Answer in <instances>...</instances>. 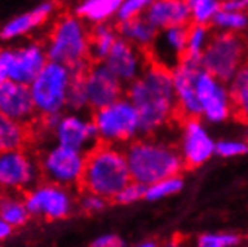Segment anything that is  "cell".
Returning a JSON list of instances; mask_svg holds the SVG:
<instances>
[{
  "label": "cell",
  "instance_id": "obj_36",
  "mask_svg": "<svg viewBox=\"0 0 248 247\" xmlns=\"http://www.w3.org/2000/svg\"><path fill=\"white\" fill-rule=\"evenodd\" d=\"M241 237L230 232H214V234H203L199 237L198 244L201 247H233L239 244Z\"/></svg>",
  "mask_w": 248,
  "mask_h": 247
},
{
  "label": "cell",
  "instance_id": "obj_4",
  "mask_svg": "<svg viewBox=\"0 0 248 247\" xmlns=\"http://www.w3.org/2000/svg\"><path fill=\"white\" fill-rule=\"evenodd\" d=\"M130 180L132 175L121 146L99 143L87 151L79 189L94 192L112 201Z\"/></svg>",
  "mask_w": 248,
  "mask_h": 247
},
{
  "label": "cell",
  "instance_id": "obj_18",
  "mask_svg": "<svg viewBox=\"0 0 248 247\" xmlns=\"http://www.w3.org/2000/svg\"><path fill=\"white\" fill-rule=\"evenodd\" d=\"M186 168H199L216 153V143L208 135L199 117L183 121V136L180 148Z\"/></svg>",
  "mask_w": 248,
  "mask_h": 247
},
{
  "label": "cell",
  "instance_id": "obj_7",
  "mask_svg": "<svg viewBox=\"0 0 248 247\" xmlns=\"http://www.w3.org/2000/svg\"><path fill=\"white\" fill-rule=\"evenodd\" d=\"M245 63H248V41L238 32L212 34L201 57L202 69L224 84L232 81Z\"/></svg>",
  "mask_w": 248,
  "mask_h": 247
},
{
  "label": "cell",
  "instance_id": "obj_2",
  "mask_svg": "<svg viewBox=\"0 0 248 247\" xmlns=\"http://www.w3.org/2000/svg\"><path fill=\"white\" fill-rule=\"evenodd\" d=\"M123 148L132 180L145 186L178 175L186 168L178 148L151 136H138Z\"/></svg>",
  "mask_w": 248,
  "mask_h": 247
},
{
  "label": "cell",
  "instance_id": "obj_35",
  "mask_svg": "<svg viewBox=\"0 0 248 247\" xmlns=\"http://www.w3.org/2000/svg\"><path fill=\"white\" fill-rule=\"evenodd\" d=\"M151 3H153V0H123L120 9L117 12L115 21L121 23V21H127V20L136 18V16L144 15Z\"/></svg>",
  "mask_w": 248,
  "mask_h": 247
},
{
  "label": "cell",
  "instance_id": "obj_32",
  "mask_svg": "<svg viewBox=\"0 0 248 247\" xmlns=\"http://www.w3.org/2000/svg\"><path fill=\"white\" fill-rule=\"evenodd\" d=\"M212 24L223 32H241L248 27V16L244 12L221 9L212 18Z\"/></svg>",
  "mask_w": 248,
  "mask_h": 247
},
{
  "label": "cell",
  "instance_id": "obj_6",
  "mask_svg": "<svg viewBox=\"0 0 248 247\" xmlns=\"http://www.w3.org/2000/svg\"><path fill=\"white\" fill-rule=\"evenodd\" d=\"M66 65L48 60L41 72L29 84L38 117L57 115L66 111L67 93L75 75Z\"/></svg>",
  "mask_w": 248,
  "mask_h": 247
},
{
  "label": "cell",
  "instance_id": "obj_3",
  "mask_svg": "<svg viewBox=\"0 0 248 247\" xmlns=\"http://www.w3.org/2000/svg\"><path fill=\"white\" fill-rule=\"evenodd\" d=\"M48 60L84 72L90 60V26L74 12L62 14L52 21L44 39Z\"/></svg>",
  "mask_w": 248,
  "mask_h": 247
},
{
  "label": "cell",
  "instance_id": "obj_31",
  "mask_svg": "<svg viewBox=\"0 0 248 247\" xmlns=\"http://www.w3.org/2000/svg\"><path fill=\"white\" fill-rule=\"evenodd\" d=\"M187 3L190 9L191 23L205 26L212 23V18L221 8V3L218 0H187Z\"/></svg>",
  "mask_w": 248,
  "mask_h": 247
},
{
  "label": "cell",
  "instance_id": "obj_5",
  "mask_svg": "<svg viewBox=\"0 0 248 247\" xmlns=\"http://www.w3.org/2000/svg\"><path fill=\"white\" fill-rule=\"evenodd\" d=\"M31 133L42 135L48 141L85 153L99 144L97 129L92 115L78 111L66 110L57 115L41 117L31 126Z\"/></svg>",
  "mask_w": 248,
  "mask_h": 247
},
{
  "label": "cell",
  "instance_id": "obj_12",
  "mask_svg": "<svg viewBox=\"0 0 248 247\" xmlns=\"http://www.w3.org/2000/svg\"><path fill=\"white\" fill-rule=\"evenodd\" d=\"M42 180L36 151L29 147L0 153V190L24 193Z\"/></svg>",
  "mask_w": 248,
  "mask_h": 247
},
{
  "label": "cell",
  "instance_id": "obj_40",
  "mask_svg": "<svg viewBox=\"0 0 248 247\" xmlns=\"http://www.w3.org/2000/svg\"><path fill=\"white\" fill-rule=\"evenodd\" d=\"M14 231H15V229L9 223H6L2 217H0V244L6 243L12 237Z\"/></svg>",
  "mask_w": 248,
  "mask_h": 247
},
{
  "label": "cell",
  "instance_id": "obj_38",
  "mask_svg": "<svg viewBox=\"0 0 248 247\" xmlns=\"http://www.w3.org/2000/svg\"><path fill=\"white\" fill-rule=\"evenodd\" d=\"M123 244H124V241L117 234H112V232H106V234L97 235L92 241L93 247H120Z\"/></svg>",
  "mask_w": 248,
  "mask_h": 247
},
{
  "label": "cell",
  "instance_id": "obj_20",
  "mask_svg": "<svg viewBox=\"0 0 248 247\" xmlns=\"http://www.w3.org/2000/svg\"><path fill=\"white\" fill-rule=\"evenodd\" d=\"M188 26H173L158 30L155 41L148 49L150 59L173 69L186 56Z\"/></svg>",
  "mask_w": 248,
  "mask_h": 247
},
{
  "label": "cell",
  "instance_id": "obj_19",
  "mask_svg": "<svg viewBox=\"0 0 248 247\" xmlns=\"http://www.w3.org/2000/svg\"><path fill=\"white\" fill-rule=\"evenodd\" d=\"M0 113L30 128L39 118L34 110L30 87L11 80L0 84Z\"/></svg>",
  "mask_w": 248,
  "mask_h": 247
},
{
  "label": "cell",
  "instance_id": "obj_24",
  "mask_svg": "<svg viewBox=\"0 0 248 247\" xmlns=\"http://www.w3.org/2000/svg\"><path fill=\"white\" fill-rule=\"evenodd\" d=\"M0 217L14 229L24 228L31 219L24 193L0 190Z\"/></svg>",
  "mask_w": 248,
  "mask_h": 247
},
{
  "label": "cell",
  "instance_id": "obj_37",
  "mask_svg": "<svg viewBox=\"0 0 248 247\" xmlns=\"http://www.w3.org/2000/svg\"><path fill=\"white\" fill-rule=\"evenodd\" d=\"M248 153V144L244 141L224 139L216 143V154L221 157H238Z\"/></svg>",
  "mask_w": 248,
  "mask_h": 247
},
{
  "label": "cell",
  "instance_id": "obj_25",
  "mask_svg": "<svg viewBox=\"0 0 248 247\" xmlns=\"http://www.w3.org/2000/svg\"><path fill=\"white\" fill-rule=\"evenodd\" d=\"M33 143L31 128L0 113V153L29 147Z\"/></svg>",
  "mask_w": 248,
  "mask_h": 247
},
{
  "label": "cell",
  "instance_id": "obj_26",
  "mask_svg": "<svg viewBox=\"0 0 248 247\" xmlns=\"http://www.w3.org/2000/svg\"><path fill=\"white\" fill-rule=\"evenodd\" d=\"M117 39H118L117 24L114 26L109 21V23L90 26V60L103 62Z\"/></svg>",
  "mask_w": 248,
  "mask_h": 247
},
{
  "label": "cell",
  "instance_id": "obj_27",
  "mask_svg": "<svg viewBox=\"0 0 248 247\" xmlns=\"http://www.w3.org/2000/svg\"><path fill=\"white\" fill-rule=\"evenodd\" d=\"M227 89L232 102V115L242 123H248V63L238 70Z\"/></svg>",
  "mask_w": 248,
  "mask_h": 247
},
{
  "label": "cell",
  "instance_id": "obj_39",
  "mask_svg": "<svg viewBox=\"0 0 248 247\" xmlns=\"http://www.w3.org/2000/svg\"><path fill=\"white\" fill-rule=\"evenodd\" d=\"M221 9L244 12L245 9H248V0H226L221 3Z\"/></svg>",
  "mask_w": 248,
  "mask_h": 247
},
{
  "label": "cell",
  "instance_id": "obj_13",
  "mask_svg": "<svg viewBox=\"0 0 248 247\" xmlns=\"http://www.w3.org/2000/svg\"><path fill=\"white\" fill-rule=\"evenodd\" d=\"M201 62L184 57L172 69L173 92L176 99L178 120L183 123L186 118L202 117L201 105L196 95V78L201 72Z\"/></svg>",
  "mask_w": 248,
  "mask_h": 247
},
{
  "label": "cell",
  "instance_id": "obj_14",
  "mask_svg": "<svg viewBox=\"0 0 248 247\" xmlns=\"http://www.w3.org/2000/svg\"><path fill=\"white\" fill-rule=\"evenodd\" d=\"M90 111L99 110L126 95L124 85L103 62H92L82 72Z\"/></svg>",
  "mask_w": 248,
  "mask_h": 247
},
{
  "label": "cell",
  "instance_id": "obj_8",
  "mask_svg": "<svg viewBox=\"0 0 248 247\" xmlns=\"http://www.w3.org/2000/svg\"><path fill=\"white\" fill-rule=\"evenodd\" d=\"M92 118L97 129L99 143L123 147L139 136V115L126 95L92 111Z\"/></svg>",
  "mask_w": 248,
  "mask_h": 247
},
{
  "label": "cell",
  "instance_id": "obj_34",
  "mask_svg": "<svg viewBox=\"0 0 248 247\" xmlns=\"http://www.w3.org/2000/svg\"><path fill=\"white\" fill-rule=\"evenodd\" d=\"M145 190H147L145 184L130 180L117 193L112 201L118 205H132L140 199H145Z\"/></svg>",
  "mask_w": 248,
  "mask_h": 247
},
{
  "label": "cell",
  "instance_id": "obj_16",
  "mask_svg": "<svg viewBox=\"0 0 248 247\" xmlns=\"http://www.w3.org/2000/svg\"><path fill=\"white\" fill-rule=\"evenodd\" d=\"M150 60L151 59L147 49L139 48L118 36L103 63L127 87L144 72Z\"/></svg>",
  "mask_w": 248,
  "mask_h": 247
},
{
  "label": "cell",
  "instance_id": "obj_30",
  "mask_svg": "<svg viewBox=\"0 0 248 247\" xmlns=\"http://www.w3.org/2000/svg\"><path fill=\"white\" fill-rule=\"evenodd\" d=\"M109 199L103 198L102 195H97L94 192L79 189V193L77 195V211L85 216H96L100 214L108 208Z\"/></svg>",
  "mask_w": 248,
  "mask_h": 247
},
{
  "label": "cell",
  "instance_id": "obj_23",
  "mask_svg": "<svg viewBox=\"0 0 248 247\" xmlns=\"http://www.w3.org/2000/svg\"><path fill=\"white\" fill-rule=\"evenodd\" d=\"M117 30H118L120 38L126 39L130 44L147 51L151 48L158 33V30L148 21L145 15L136 16V18H132L127 21L117 23Z\"/></svg>",
  "mask_w": 248,
  "mask_h": 247
},
{
  "label": "cell",
  "instance_id": "obj_11",
  "mask_svg": "<svg viewBox=\"0 0 248 247\" xmlns=\"http://www.w3.org/2000/svg\"><path fill=\"white\" fill-rule=\"evenodd\" d=\"M46 62L44 41L29 39L0 48V84L11 80L29 85Z\"/></svg>",
  "mask_w": 248,
  "mask_h": 247
},
{
  "label": "cell",
  "instance_id": "obj_17",
  "mask_svg": "<svg viewBox=\"0 0 248 247\" xmlns=\"http://www.w3.org/2000/svg\"><path fill=\"white\" fill-rule=\"evenodd\" d=\"M57 14V3L54 0H45L31 9L14 15L0 27V41L14 44L16 41L27 39L52 21Z\"/></svg>",
  "mask_w": 248,
  "mask_h": 247
},
{
  "label": "cell",
  "instance_id": "obj_21",
  "mask_svg": "<svg viewBox=\"0 0 248 247\" xmlns=\"http://www.w3.org/2000/svg\"><path fill=\"white\" fill-rule=\"evenodd\" d=\"M144 15L157 30L191 23L187 0H153Z\"/></svg>",
  "mask_w": 248,
  "mask_h": 247
},
{
  "label": "cell",
  "instance_id": "obj_10",
  "mask_svg": "<svg viewBox=\"0 0 248 247\" xmlns=\"http://www.w3.org/2000/svg\"><path fill=\"white\" fill-rule=\"evenodd\" d=\"M77 189L48 180H39L24 192V199L31 219L60 222L77 213Z\"/></svg>",
  "mask_w": 248,
  "mask_h": 247
},
{
  "label": "cell",
  "instance_id": "obj_1",
  "mask_svg": "<svg viewBox=\"0 0 248 247\" xmlns=\"http://www.w3.org/2000/svg\"><path fill=\"white\" fill-rule=\"evenodd\" d=\"M126 96L139 115V136H153L169 121L178 120L172 69L154 60L126 87Z\"/></svg>",
  "mask_w": 248,
  "mask_h": 247
},
{
  "label": "cell",
  "instance_id": "obj_22",
  "mask_svg": "<svg viewBox=\"0 0 248 247\" xmlns=\"http://www.w3.org/2000/svg\"><path fill=\"white\" fill-rule=\"evenodd\" d=\"M121 2L123 0H78L72 12L88 26L109 23L115 20Z\"/></svg>",
  "mask_w": 248,
  "mask_h": 247
},
{
  "label": "cell",
  "instance_id": "obj_9",
  "mask_svg": "<svg viewBox=\"0 0 248 247\" xmlns=\"http://www.w3.org/2000/svg\"><path fill=\"white\" fill-rule=\"evenodd\" d=\"M36 154L42 180L79 189L87 161L85 151L57 144L54 141H46Z\"/></svg>",
  "mask_w": 248,
  "mask_h": 247
},
{
  "label": "cell",
  "instance_id": "obj_28",
  "mask_svg": "<svg viewBox=\"0 0 248 247\" xmlns=\"http://www.w3.org/2000/svg\"><path fill=\"white\" fill-rule=\"evenodd\" d=\"M209 30L208 26L205 24H198V23H191L188 26V36H187V49H186V56L187 59L193 60H199L203 54V51L208 45L209 41ZM183 57V59H184Z\"/></svg>",
  "mask_w": 248,
  "mask_h": 247
},
{
  "label": "cell",
  "instance_id": "obj_33",
  "mask_svg": "<svg viewBox=\"0 0 248 247\" xmlns=\"http://www.w3.org/2000/svg\"><path fill=\"white\" fill-rule=\"evenodd\" d=\"M66 110L69 111H78V113H87L90 111V105H88V98L82 81V72L77 74L70 89L67 93V102H66Z\"/></svg>",
  "mask_w": 248,
  "mask_h": 247
},
{
  "label": "cell",
  "instance_id": "obj_15",
  "mask_svg": "<svg viewBox=\"0 0 248 247\" xmlns=\"http://www.w3.org/2000/svg\"><path fill=\"white\" fill-rule=\"evenodd\" d=\"M196 95L201 105V114L209 123H221L232 115L229 89L224 82L203 69H201L196 78Z\"/></svg>",
  "mask_w": 248,
  "mask_h": 247
},
{
  "label": "cell",
  "instance_id": "obj_29",
  "mask_svg": "<svg viewBox=\"0 0 248 247\" xmlns=\"http://www.w3.org/2000/svg\"><path fill=\"white\" fill-rule=\"evenodd\" d=\"M184 187V181L181 175H170V177L157 180L147 186L145 190V199L147 201H160L168 197H172L175 193L181 192Z\"/></svg>",
  "mask_w": 248,
  "mask_h": 247
}]
</instances>
